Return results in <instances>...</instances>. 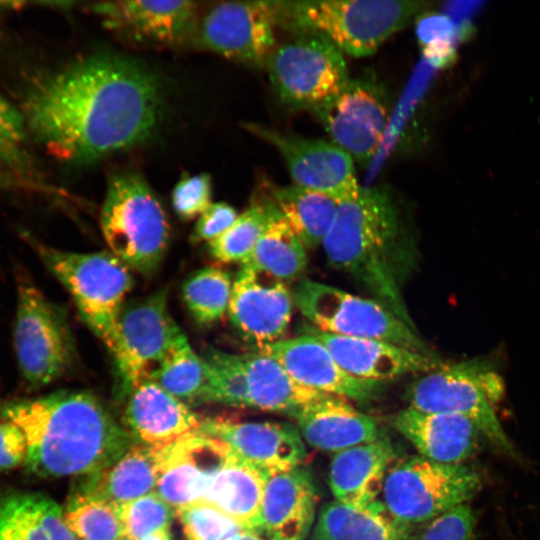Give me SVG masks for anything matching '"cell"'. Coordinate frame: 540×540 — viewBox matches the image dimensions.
<instances>
[{"label":"cell","instance_id":"1","mask_svg":"<svg viewBox=\"0 0 540 540\" xmlns=\"http://www.w3.org/2000/svg\"><path fill=\"white\" fill-rule=\"evenodd\" d=\"M160 111L154 76L110 54L89 56L40 78L22 107L28 132L53 156L73 164L142 143Z\"/></svg>","mask_w":540,"mask_h":540},{"label":"cell","instance_id":"2","mask_svg":"<svg viewBox=\"0 0 540 540\" xmlns=\"http://www.w3.org/2000/svg\"><path fill=\"white\" fill-rule=\"evenodd\" d=\"M3 419L24 434V466L39 477H86L112 465L135 442L93 393L60 390L12 401Z\"/></svg>","mask_w":540,"mask_h":540},{"label":"cell","instance_id":"3","mask_svg":"<svg viewBox=\"0 0 540 540\" xmlns=\"http://www.w3.org/2000/svg\"><path fill=\"white\" fill-rule=\"evenodd\" d=\"M329 263L347 273L379 303L414 327L404 283L415 265V248L390 195L361 187L340 202L322 243Z\"/></svg>","mask_w":540,"mask_h":540},{"label":"cell","instance_id":"4","mask_svg":"<svg viewBox=\"0 0 540 540\" xmlns=\"http://www.w3.org/2000/svg\"><path fill=\"white\" fill-rule=\"evenodd\" d=\"M427 5L420 1H280L279 26L293 33L319 34L343 54H373Z\"/></svg>","mask_w":540,"mask_h":540},{"label":"cell","instance_id":"5","mask_svg":"<svg viewBox=\"0 0 540 540\" xmlns=\"http://www.w3.org/2000/svg\"><path fill=\"white\" fill-rule=\"evenodd\" d=\"M504 393L503 379L492 364L475 358L442 363L414 381L406 399L409 407L419 411L469 419L494 448L515 458L517 452L495 411Z\"/></svg>","mask_w":540,"mask_h":540},{"label":"cell","instance_id":"6","mask_svg":"<svg viewBox=\"0 0 540 540\" xmlns=\"http://www.w3.org/2000/svg\"><path fill=\"white\" fill-rule=\"evenodd\" d=\"M206 384L200 403H219L292 415L325 395L298 384L271 356L208 347L201 355Z\"/></svg>","mask_w":540,"mask_h":540},{"label":"cell","instance_id":"7","mask_svg":"<svg viewBox=\"0 0 540 540\" xmlns=\"http://www.w3.org/2000/svg\"><path fill=\"white\" fill-rule=\"evenodd\" d=\"M100 226L110 252L129 269L149 276L160 266L169 243V223L139 174L121 173L110 179Z\"/></svg>","mask_w":540,"mask_h":540},{"label":"cell","instance_id":"8","mask_svg":"<svg viewBox=\"0 0 540 540\" xmlns=\"http://www.w3.org/2000/svg\"><path fill=\"white\" fill-rule=\"evenodd\" d=\"M26 240L68 290L82 319L110 351L125 298L133 286L130 269L110 251H64L28 234Z\"/></svg>","mask_w":540,"mask_h":540},{"label":"cell","instance_id":"9","mask_svg":"<svg viewBox=\"0 0 540 540\" xmlns=\"http://www.w3.org/2000/svg\"><path fill=\"white\" fill-rule=\"evenodd\" d=\"M481 486V477L475 470L463 464L437 463L419 455L390 467L379 502L394 520L413 527L468 504Z\"/></svg>","mask_w":540,"mask_h":540},{"label":"cell","instance_id":"10","mask_svg":"<svg viewBox=\"0 0 540 540\" xmlns=\"http://www.w3.org/2000/svg\"><path fill=\"white\" fill-rule=\"evenodd\" d=\"M292 296L303 317L318 330L346 337L377 339L432 354L416 328L375 299L309 279L300 281Z\"/></svg>","mask_w":540,"mask_h":540},{"label":"cell","instance_id":"11","mask_svg":"<svg viewBox=\"0 0 540 540\" xmlns=\"http://www.w3.org/2000/svg\"><path fill=\"white\" fill-rule=\"evenodd\" d=\"M13 344L21 376L33 389L62 377L75 359L73 337L63 312L21 274Z\"/></svg>","mask_w":540,"mask_h":540},{"label":"cell","instance_id":"12","mask_svg":"<svg viewBox=\"0 0 540 540\" xmlns=\"http://www.w3.org/2000/svg\"><path fill=\"white\" fill-rule=\"evenodd\" d=\"M265 65L278 98L294 109L313 111L349 80L344 54L315 33H294L274 48Z\"/></svg>","mask_w":540,"mask_h":540},{"label":"cell","instance_id":"13","mask_svg":"<svg viewBox=\"0 0 540 540\" xmlns=\"http://www.w3.org/2000/svg\"><path fill=\"white\" fill-rule=\"evenodd\" d=\"M168 289L125 303L118 318L110 353L114 362L116 394L129 392L162 360L183 333L171 317Z\"/></svg>","mask_w":540,"mask_h":540},{"label":"cell","instance_id":"14","mask_svg":"<svg viewBox=\"0 0 540 540\" xmlns=\"http://www.w3.org/2000/svg\"><path fill=\"white\" fill-rule=\"evenodd\" d=\"M312 112L332 142L360 164L377 151L389 119L388 98L373 75L349 79Z\"/></svg>","mask_w":540,"mask_h":540},{"label":"cell","instance_id":"15","mask_svg":"<svg viewBox=\"0 0 540 540\" xmlns=\"http://www.w3.org/2000/svg\"><path fill=\"white\" fill-rule=\"evenodd\" d=\"M280 1H230L212 7L197 25L200 45L243 64L263 66L275 46Z\"/></svg>","mask_w":540,"mask_h":540},{"label":"cell","instance_id":"16","mask_svg":"<svg viewBox=\"0 0 540 540\" xmlns=\"http://www.w3.org/2000/svg\"><path fill=\"white\" fill-rule=\"evenodd\" d=\"M248 129L278 149L295 185L325 194L338 203L359 192L352 157L332 141L302 138L256 124H250Z\"/></svg>","mask_w":540,"mask_h":540},{"label":"cell","instance_id":"17","mask_svg":"<svg viewBox=\"0 0 540 540\" xmlns=\"http://www.w3.org/2000/svg\"><path fill=\"white\" fill-rule=\"evenodd\" d=\"M293 305L286 282L241 265L233 281L228 314L238 334L259 349L284 339Z\"/></svg>","mask_w":540,"mask_h":540},{"label":"cell","instance_id":"18","mask_svg":"<svg viewBox=\"0 0 540 540\" xmlns=\"http://www.w3.org/2000/svg\"><path fill=\"white\" fill-rule=\"evenodd\" d=\"M159 452L155 492L177 512L201 501L232 451L221 440L198 433L159 448Z\"/></svg>","mask_w":540,"mask_h":540},{"label":"cell","instance_id":"19","mask_svg":"<svg viewBox=\"0 0 540 540\" xmlns=\"http://www.w3.org/2000/svg\"><path fill=\"white\" fill-rule=\"evenodd\" d=\"M89 9L107 29L141 43L180 45L197 29L194 1H105Z\"/></svg>","mask_w":540,"mask_h":540},{"label":"cell","instance_id":"20","mask_svg":"<svg viewBox=\"0 0 540 540\" xmlns=\"http://www.w3.org/2000/svg\"><path fill=\"white\" fill-rule=\"evenodd\" d=\"M200 433L221 440L237 456L271 474L301 467L307 457L298 429L285 423L203 418Z\"/></svg>","mask_w":540,"mask_h":540},{"label":"cell","instance_id":"21","mask_svg":"<svg viewBox=\"0 0 540 540\" xmlns=\"http://www.w3.org/2000/svg\"><path fill=\"white\" fill-rule=\"evenodd\" d=\"M278 361L305 388L356 401L371 399L379 382L357 379L345 372L315 337L302 334L255 349Z\"/></svg>","mask_w":540,"mask_h":540},{"label":"cell","instance_id":"22","mask_svg":"<svg viewBox=\"0 0 540 540\" xmlns=\"http://www.w3.org/2000/svg\"><path fill=\"white\" fill-rule=\"evenodd\" d=\"M124 401L123 426L136 443L163 448L200 433L203 418L148 377Z\"/></svg>","mask_w":540,"mask_h":540},{"label":"cell","instance_id":"23","mask_svg":"<svg viewBox=\"0 0 540 540\" xmlns=\"http://www.w3.org/2000/svg\"><path fill=\"white\" fill-rule=\"evenodd\" d=\"M303 333L317 338L345 372L361 380L381 383L410 373H427L442 364L434 354L377 339L330 334L311 325Z\"/></svg>","mask_w":540,"mask_h":540},{"label":"cell","instance_id":"24","mask_svg":"<svg viewBox=\"0 0 540 540\" xmlns=\"http://www.w3.org/2000/svg\"><path fill=\"white\" fill-rule=\"evenodd\" d=\"M393 424L420 456L441 464H463L474 454L482 436L463 416L411 407L398 412Z\"/></svg>","mask_w":540,"mask_h":540},{"label":"cell","instance_id":"25","mask_svg":"<svg viewBox=\"0 0 540 540\" xmlns=\"http://www.w3.org/2000/svg\"><path fill=\"white\" fill-rule=\"evenodd\" d=\"M291 416L301 437L323 451L337 453L382 438L374 418L334 395H325Z\"/></svg>","mask_w":540,"mask_h":540},{"label":"cell","instance_id":"26","mask_svg":"<svg viewBox=\"0 0 540 540\" xmlns=\"http://www.w3.org/2000/svg\"><path fill=\"white\" fill-rule=\"evenodd\" d=\"M317 493L302 467L270 474L262 500V531L268 540H305L315 518Z\"/></svg>","mask_w":540,"mask_h":540},{"label":"cell","instance_id":"27","mask_svg":"<svg viewBox=\"0 0 540 540\" xmlns=\"http://www.w3.org/2000/svg\"><path fill=\"white\" fill-rule=\"evenodd\" d=\"M395 456L393 446L383 438L337 452L328 477L335 500L357 508L378 502Z\"/></svg>","mask_w":540,"mask_h":540},{"label":"cell","instance_id":"28","mask_svg":"<svg viewBox=\"0 0 540 540\" xmlns=\"http://www.w3.org/2000/svg\"><path fill=\"white\" fill-rule=\"evenodd\" d=\"M270 474L232 451L199 503L216 508L244 529L262 534V500Z\"/></svg>","mask_w":540,"mask_h":540},{"label":"cell","instance_id":"29","mask_svg":"<svg viewBox=\"0 0 540 540\" xmlns=\"http://www.w3.org/2000/svg\"><path fill=\"white\" fill-rule=\"evenodd\" d=\"M159 467V448L135 442L112 465L84 477L77 486L118 508L155 491Z\"/></svg>","mask_w":540,"mask_h":540},{"label":"cell","instance_id":"30","mask_svg":"<svg viewBox=\"0 0 540 540\" xmlns=\"http://www.w3.org/2000/svg\"><path fill=\"white\" fill-rule=\"evenodd\" d=\"M0 540H77L63 509L39 492L8 490L0 494Z\"/></svg>","mask_w":540,"mask_h":540},{"label":"cell","instance_id":"31","mask_svg":"<svg viewBox=\"0 0 540 540\" xmlns=\"http://www.w3.org/2000/svg\"><path fill=\"white\" fill-rule=\"evenodd\" d=\"M412 527L394 520L378 501L357 508L339 501L320 509L314 540H410Z\"/></svg>","mask_w":540,"mask_h":540},{"label":"cell","instance_id":"32","mask_svg":"<svg viewBox=\"0 0 540 540\" xmlns=\"http://www.w3.org/2000/svg\"><path fill=\"white\" fill-rule=\"evenodd\" d=\"M268 197L306 248L323 243L338 210V202L297 185L268 188Z\"/></svg>","mask_w":540,"mask_h":540},{"label":"cell","instance_id":"33","mask_svg":"<svg viewBox=\"0 0 540 540\" xmlns=\"http://www.w3.org/2000/svg\"><path fill=\"white\" fill-rule=\"evenodd\" d=\"M241 265L254 267L286 282L305 270L306 247L280 215L269 225Z\"/></svg>","mask_w":540,"mask_h":540},{"label":"cell","instance_id":"34","mask_svg":"<svg viewBox=\"0 0 540 540\" xmlns=\"http://www.w3.org/2000/svg\"><path fill=\"white\" fill-rule=\"evenodd\" d=\"M148 378L184 403L199 404L205 389V364L182 333Z\"/></svg>","mask_w":540,"mask_h":540},{"label":"cell","instance_id":"35","mask_svg":"<svg viewBox=\"0 0 540 540\" xmlns=\"http://www.w3.org/2000/svg\"><path fill=\"white\" fill-rule=\"evenodd\" d=\"M280 215L269 197L254 202L222 235L208 243L210 255L219 262L242 263Z\"/></svg>","mask_w":540,"mask_h":540},{"label":"cell","instance_id":"36","mask_svg":"<svg viewBox=\"0 0 540 540\" xmlns=\"http://www.w3.org/2000/svg\"><path fill=\"white\" fill-rule=\"evenodd\" d=\"M62 509L77 540H124L117 507L77 485Z\"/></svg>","mask_w":540,"mask_h":540},{"label":"cell","instance_id":"37","mask_svg":"<svg viewBox=\"0 0 540 540\" xmlns=\"http://www.w3.org/2000/svg\"><path fill=\"white\" fill-rule=\"evenodd\" d=\"M232 285L230 274L217 267L202 268L187 278L182 299L196 323L214 324L228 312Z\"/></svg>","mask_w":540,"mask_h":540},{"label":"cell","instance_id":"38","mask_svg":"<svg viewBox=\"0 0 540 540\" xmlns=\"http://www.w3.org/2000/svg\"><path fill=\"white\" fill-rule=\"evenodd\" d=\"M27 136L22 110L0 94V162L17 176H30L34 172Z\"/></svg>","mask_w":540,"mask_h":540},{"label":"cell","instance_id":"39","mask_svg":"<svg viewBox=\"0 0 540 540\" xmlns=\"http://www.w3.org/2000/svg\"><path fill=\"white\" fill-rule=\"evenodd\" d=\"M471 28L459 27L449 16L438 13L422 15L416 33L423 53L436 67H444L456 57V43L466 39Z\"/></svg>","mask_w":540,"mask_h":540},{"label":"cell","instance_id":"40","mask_svg":"<svg viewBox=\"0 0 540 540\" xmlns=\"http://www.w3.org/2000/svg\"><path fill=\"white\" fill-rule=\"evenodd\" d=\"M123 539L139 540L157 530L169 528L174 510L155 491L118 508Z\"/></svg>","mask_w":540,"mask_h":540},{"label":"cell","instance_id":"41","mask_svg":"<svg viewBox=\"0 0 540 540\" xmlns=\"http://www.w3.org/2000/svg\"><path fill=\"white\" fill-rule=\"evenodd\" d=\"M187 540H226L244 529L233 519L205 503L176 512Z\"/></svg>","mask_w":540,"mask_h":540},{"label":"cell","instance_id":"42","mask_svg":"<svg viewBox=\"0 0 540 540\" xmlns=\"http://www.w3.org/2000/svg\"><path fill=\"white\" fill-rule=\"evenodd\" d=\"M475 525L474 511L463 504L422 524L410 540H475Z\"/></svg>","mask_w":540,"mask_h":540},{"label":"cell","instance_id":"43","mask_svg":"<svg viewBox=\"0 0 540 540\" xmlns=\"http://www.w3.org/2000/svg\"><path fill=\"white\" fill-rule=\"evenodd\" d=\"M212 182L208 174L183 176L172 191V205L183 220L198 217L212 202Z\"/></svg>","mask_w":540,"mask_h":540},{"label":"cell","instance_id":"44","mask_svg":"<svg viewBox=\"0 0 540 540\" xmlns=\"http://www.w3.org/2000/svg\"><path fill=\"white\" fill-rule=\"evenodd\" d=\"M238 215L237 211L227 203H211L198 216L191 240L196 243L213 241L235 222Z\"/></svg>","mask_w":540,"mask_h":540},{"label":"cell","instance_id":"45","mask_svg":"<svg viewBox=\"0 0 540 540\" xmlns=\"http://www.w3.org/2000/svg\"><path fill=\"white\" fill-rule=\"evenodd\" d=\"M27 458V443L22 431L11 421L0 422V470L24 465Z\"/></svg>","mask_w":540,"mask_h":540},{"label":"cell","instance_id":"46","mask_svg":"<svg viewBox=\"0 0 540 540\" xmlns=\"http://www.w3.org/2000/svg\"><path fill=\"white\" fill-rule=\"evenodd\" d=\"M484 4L482 1H456L447 4L449 17L460 27L470 26L469 18Z\"/></svg>","mask_w":540,"mask_h":540},{"label":"cell","instance_id":"47","mask_svg":"<svg viewBox=\"0 0 540 540\" xmlns=\"http://www.w3.org/2000/svg\"><path fill=\"white\" fill-rule=\"evenodd\" d=\"M226 540H265V539L258 532L248 530V529H242L232 534Z\"/></svg>","mask_w":540,"mask_h":540},{"label":"cell","instance_id":"48","mask_svg":"<svg viewBox=\"0 0 540 540\" xmlns=\"http://www.w3.org/2000/svg\"><path fill=\"white\" fill-rule=\"evenodd\" d=\"M139 540H171V533L169 528L160 529Z\"/></svg>","mask_w":540,"mask_h":540},{"label":"cell","instance_id":"49","mask_svg":"<svg viewBox=\"0 0 540 540\" xmlns=\"http://www.w3.org/2000/svg\"><path fill=\"white\" fill-rule=\"evenodd\" d=\"M12 172L0 162V188L10 184V176Z\"/></svg>","mask_w":540,"mask_h":540}]
</instances>
